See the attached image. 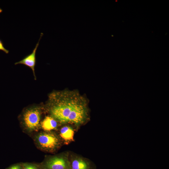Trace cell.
<instances>
[{
    "label": "cell",
    "instance_id": "cell-7",
    "mask_svg": "<svg viewBox=\"0 0 169 169\" xmlns=\"http://www.w3.org/2000/svg\"><path fill=\"white\" fill-rule=\"evenodd\" d=\"M74 128L69 124L64 125L61 128L59 136L64 144L67 145L74 141Z\"/></svg>",
    "mask_w": 169,
    "mask_h": 169
},
{
    "label": "cell",
    "instance_id": "cell-12",
    "mask_svg": "<svg viewBox=\"0 0 169 169\" xmlns=\"http://www.w3.org/2000/svg\"><path fill=\"white\" fill-rule=\"evenodd\" d=\"M2 11H3L2 9L1 8H0V13H2Z\"/></svg>",
    "mask_w": 169,
    "mask_h": 169
},
{
    "label": "cell",
    "instance_id": "cell-10",
    "mask_svg": "<svg viewBox=\"0 0 169 169\" xmlns=\"http://www.w3.org/2000/svg\"><path fill=\"white\" fill-rule=\"evenodd\" d=\"M0 50H2L5 53L8 54L9 53L8 50L6 49L4 47L3 43L2 41L0 39Z\"/></svg>",
    "mask_w": 169,
    "mask_h": 169
},
{
    "label": "cell",
    "instance_id": "cell-4",
    "mask_svg": "<svg viewBox=\"0 0 169 169\" xmlns=\"http://www.w3.org/2000/svg\"><path fill=\"white\" fill-rule=\"evenodd\" d=\"M41 114V109L39 106L26 109L23 115V120L25 127L31 130L38 129L40 125Z\"/></svg>",
    "mask_w": 169,
    "mask_h": 169
},
{
    "label": "cell",
    "instance_id": "cell-9",
    "mask_svg": "<svg viewBox=\"0 0 169 169\" xmlns=\"http://www.w3.org/2000/svg\"><path fill=\"white\" fill-rule=\"evenodd\" d=\"M22 169H41L37 166L30 163H25L22 165Z\"/></svg>",
    "mask_w": 169,
    "mask_h": 169
},
{
    "label": "cell",
    "instance_id": "cell-3",
    "mask_svg": "<svg viewBox=\"0 0 169 169\" xmlns=\"http://www.w3.org/2000/svg\"><path fill=\"white\" fill-rule=\"evenodd\" d=\"M69 152L47 158L39 167L41 169H71Z\"/></svg>",
    "mask_w": 169,
    "mask_h": 169
},
{
    "label": "cell",
    "instance_id": "cell-8",
    "mask_svg": "<svg viewBox=\"0 0 169 169\" xmlns=\"http://www.w3.org/2000/svg\"><path fill=\"white\" fill-rule=\"evenodd\" d=\"M59 122L50 116H46L41 123L42 128L45 131H51L56 129Z\"/></svg>",
    "mask_w": 169,
    "mask_h": 169
},
{
    "label": "cell",
    "instance_id": "cell-2",
    "mask_svg": "<svg viewBox=\"0 0 169 169\" xmlns=\"http://www.w3.org/2000/svg\"><path fill=\"white\" fill-rule=\"evenodd\" d=\"M37 140L42 148L50 151L57 150L63 143L59 136L51 131L40 133L37 137Z\"/></svg>",
    "mask_w": 169,
    "mask_h": 169
},
{
    "label": "cell",
    "instance_id": "cell-1",
    "mask_svg": "<svg viewBox=\"0 0 169 169\" xmlns=\"http://www.w3.org/2000/svg\"><path fill=\"white\" fill-rule=\"evenodd\" d=\"M46 107L50 116L61 124L71 125L77 130L90 119L86 99L76 90L54 91L48 96Z\"/></svg>",
    "mask_w": 169,
    "mask_h": 169
},
{
    "label": "cell",
    "instance_id": "cell-6",
    "mask_svg": "<svg viewBox=\"0 0 169 169\" xmlns=\"http://www.w3.org/2000/svg\"><path fill=\"white\" fill-rule=\"evenodd\" d=\"M41 33L39 40L36 45L35 48L33 50L32 52L29 54L27 55L19 61L15 63V65L22 64L30 68L32 70L34 79H36V77L35 73V67L36 64V54L37 48L39 45V41L43 35Z\"/></svg>",
    "mask_w": 169,
    "mask_h": 169
},
{
    "label": "cell",
    "instance_id": "cell-11",
    "mask_svg": "<svg viewBox=\"0 0 169 169\" xmlns=\"http://www.w3.org/2000/svg\"><path fill=\"white\" fill-rule=\"evenodd\" d=\"M8 169H22V165L16 164L11 166Z\"/></svg>",
    "mask_w": 169,
    "mask_h": 169
},
{
    "label": "cell",
    "instance_id": "cell-5",
    "mask_svg": "<svg viewBox=\"0 0 169 169\" xmlns=\"http://www.w3.org/2000/svg\"><path fill=\"white\" fill-rule=\"evenodd\" d=\"M71 169H95V164L90 160L79 155L69 152Z\"/></svg>",
    "mask_w": 169,
    "mask_h": 169
}]
</instances>
